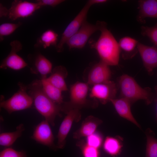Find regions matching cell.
<instances>
[{"label":"cell","instance_id":"cell-5","mask_svg":"<svg viewBox=\"0 0 157 157\" xmlns=\"http://www.w3.org/2000/svg\"><path fill=\"white\" fill-rule=\"evenodd\" d=\"M19 89L9 99L4 100L1 95L0 106L5 109L9 114L26 109L31 107L33 100L27 92V85L22 83H18Z\"/></svg>","mask_w":157,"mask_h":157},{"label":"cell","instance_id":"cell-7","mask_svg":"<svg viewBox=\"0 0 157 157\" xmlns=\"http://www.w3.org/2000/svg\"><path fill=\"white\" fill-rule=\"evenodd\" d=\"M101 23V21H98L95 24H93L85 21L78 31L67 42L66 44L69 49L83 48L90 36L99 31Z\"/></svg>","mask_w":157,"mask_h":157},{"label":"cell","instance_id":"cell-4","mask_svg":"<svg viewBox=\"0 0 157 157\" xmlns=\"http://www.w3.org/2000/svg\"><path fill=\"white\" fill-rule=\"evenodd\" d=\"M89 85L87 83L77 81L70 89V100L61 105L62 112L67 113L72 109H80L84 107L96 106V100L90 101L87 99Z\"/></svg>","mask_w":157,"mask_h":157},{"label":"cell","instance_id":"cell-20","mask_svg":"<svg viewBox=\"0 0 157 157\" xmlns=\"http://www.w3.org/2000/svg\"><path fill=\"white\" fill-rule=\"evenodd\" d=\"M139 13L137 19L144 23L146 17L157 18V0H139Z\"/></svg>","mask_w":157,"mask_h":157},{"label":"cell","instance_id":"cell-18","mask_svg":"<svg viewBox=\"0 0 157 157\" xmlns=\"http://www.w3.org/2000/svg\"><path fill=\"white\" fill-rule=\"evenodd\" d=\"M52 64L51 62L42 55L40 54L36 57L33 65L30 68L31 73L39 74L41 79H46L47 76L51 74Z\"/></svg>","mask_w":157,"mask_h":157},{"label":"cell","instance_id":"cell-11","mask_svg":"<svg viewBox=\"0 0 157 157\" xmlns=\"http://www.w3.org/2000/svg\"><path fill=\"white\" fill-rule=\"evenodd\" d=\"M11 49L8 55L3 60L0 68H9L15 70L22 69L28 66L27 63L17 53L22 49V45L19 41L15 40L10 43Z\"/></svg>","mask_w":157,"mask_h":157},{"label":"cell","instance_id":"cell-12","mask_svg":"<svg viewBox=\"0 0 157 157\" xmlns=\"http://www.w3.org/2000/svg\"><path fill=\"white\" fill-rule=\"evenodd\" d=\"M49 123L45 120L35 128L31 138L37 142L50 149H57L54 143V137Z\"/></svg>","mask_w":157,"mask_h":157},{"label":"cell","instance_id":"cell-10","mask_svg":"<svg viewBox=\"0 0 157 157\" xmlns=\"http://www.w3.org/2000/svg\"><path fill=\"white\" fill-rule=\"evenodd\" d=\"M60 126L57 137V149L63 148L65 144L66 139L74 122H78L81 119V115L79 109H72L66 113Z\"/></svg>","mask_w":157,"mask_h":157},{"label":"cell","instance_id":"cell-2","mask_svg":"<svg viewBox=\"0 0 157 157\" xmlns=\"http://www.w3.org/2000/svg\"><path fill=\"white\" fill-rule=\"evenodd\" d=\"M99 31L100 36L97 41L92 42L91 47L96 50L100 61L109 66L117 65L120 53L118 43L107 28L105 22L101 21Z\"/></svg>","mask_w":157,"mask_h":157},{"label":"cell","instance_id":"cell-26","mask_svg":"<svg viewBox=\"0 0 157 157\" xmlns=\"http://www.w3.org/2000/svg\"><path fill=\"white\" fill-rule=\"evenodd\" d=\"M22 24L19 22L17 23H4L0 26V39L1 41L3 40V37L12 33Z\"/></svg>","mask_w":157,"mask_h":157},{"label":"cell","instance_id":"cell-34","mask_svg":"<svg viewBox=\"0 0 157 157\" xmlns=\"http://www.w3.org/2000/svg\"><path fill=\"white\" fill-rule=\"evenodd\" d=\"M155 93L154 99L156 102V119L157 121V85L155 87Z\"/></svg>","mask_w":157,"mask_h":157},{"label":"cell","instance_id":"cell-19","mask_svg":"<svg viewBox=\"0 0 157 157\" xmlns=\"http://www.w3.org/2000/svg\"><path fill=\"white\" fill-rule=\"evenodd\" d=\"M138 42L135 39L128 36L120 40L118 44L123 59H131L136 55L138 52L137 46Z\"/></svg>","mask_w":157,"mask_h":157},{"label":"cell","instance_id":"cell-23","mask_svg":"<svg viewBox=\"0 0 157 157\" xmlns=\"http://www.w3.org/2000/svg\"><path fill=\"white\" fill-rule=\"evenodd\" d=\"M122 147L120 139L110 136L106 138L103 144V148L106 152L114 156L120 153Z\"/></svg>","mask_w":157,"mask_h":157},{"label":"cell","instance_id":"cell-1","mask_svg":"<svg viewBox=\"0 0 157 157\" xmlns=\"http://www.w3.org/2000/svg\"><path fill=\"white\" fill-rule=\"evenodd\" d=\"M27 87L28 92L32 98L37 110L45 120L54 126L56 117L61 115V105L55 103L46 95L43 90L41 80H34Z\"/></svg>","mask_w":157,"mask_h":157},{"label":"cell","instance_id":"cell-13","mask_svg":"<svg viewBox=\"0 0 157 157\" xmlns=\"http://www.w3.org/2000/svg\"><path fill=\"white\" fill-rule=\"evenodd\" d=\"M109 66L100 60L94 65L88 73L87 83L93 85L110 81L111 73Z\"/></svg>","mask_w":157,"mask_h":157},{"label":"cell","instance_id":"cell-22","mask_svg":"<svg viewBox=\"0 0 157 157\" xmlns=\"http://www.w3.org/2000/svg\"><path fill=\"white\" fill-rule=\"evenodd\" d=\"M25 128L24 125L21 124L17 126L14 131L1 133L0 134V145L4 147L12 145L22 135Z\"/></svg>","mask_w":157,"mask_h":157},{"label":"cell","instance_id":"cell-29","mask_svg":"<svg viewBox=\"0 0 157 157\" xmlns=\"http://www.w3.org/2000/svg\"><path fill=\"white\" fill-rule=\"evenodd\" d=\"M0 157H27V156L24 151H17L11 148H8L1 152Z\"/></svg>","mask_w":157,"mask_h":157},{"label":"cell","instance_id":"cell-31","mask_svg":"<svg viewBox=\"0 0 157 157\" xmlns=\"http://www.w3.org/2000/svg\"><path fill=\"white\" fill-rule=\"evenodd\" d=\"M64 1L63 0H38L36 1V2L41 7L46 6L54 7Z\"/></svg>","mask_w":157,"mask_h":157},{"label":"cell","instance_id":"cell-6","mask_svg":"<svg viewBox=\"0 0 157 157\" xmlns=\"http://www.w3.org/2000/svg\"><path fill=\"white\" fill-rule=\"evenodd\" d=\"M92 6L88 2L75 17L68 25L64 31L59 42L56 47L58 52L64 50V46L67 40L79 30L86 21L89 10Z\"/></svg>","mask_w":157,"mask_h":157},{"label":"cell","instance_id":"cell-30","mask_svg":"<svg viewBox=\"0 0 157 157\" xmlns=\"http://www.w3.org/2000/svg\"><path fill=\"white\" fill-rule=\"evenodd\" d=\"M82 151L84 157H99L98 149L88 145L87 144L82 146Z\"/></svg>","mask_w":157,"mask_h":157},{"label":"cell","instance_id":"cell-14","mask_svg":"<svg viewBox=\"0 0 157 157\" xmlns=\"http://www.w3.org/2000/svg\"><path fill=\"white\" fill-rule=\"evenodd\" d=\"M144 65L150 75L153 74V69L157 67V48L138 42L137 46Z\"/></svg>","mask_w":157,"mask_h":157},{"label":"cell","instance_id":"cell-15","mask_svg":"<svg viewBox=\"0 0 157 157\" xmlns=\"http://www.w3.org/2000/svg\"><path fill=\"white\" fill-rule=\"evenodd\" d=\"M117 112L121 117L126 119L140 128V126L134 117L131 109V103L124 98L111 99L110 100Z\"/></svg>","mask_w":157,"mask_h":157},{"label":"cell","instance_id":"cell-32","mask_svg":"<svg viewBox=\"0 0 157 157\" xmlns=\"http://www.w3.org/2000/svg\"><path fill=\"white\" fill-rule=\"evenodd\" d=\"M8 9L4 6L1 4L0 5V17L3 16H8Z\"/></svg>","mask_w":157,"mask_h":157},{"label":"cell","instance_id":"cell-28","mask_svg":"<svg viewBox=\"0 0 157 157\" xmlns=\"http://www.w3.org/2000/svg\"><path fill=\"white\" fill-rule=\"evenodd\" d=\"M103 139L98 133H94L87 137L86 144L89 146L99 149L101 145Z\"/></svg>","mask_w":157,"mask_h":157},{"label":"cell","instance_id":"cell-27","mask_svg":"<svg viewBox=\"0 0 157 157\" xmlns=\"http://www.w3.org/2000/svg\"><path fill=\"white\" fill-rule=\"evenodd\" d=\"M141 33L144 36L148 37L157 48V23L154 26H142Z\"/></svg>","mask_w":157,"mask_h":157},{"label":"cell","instance_id":"cell-21","mask_svg":"<svg viewBox=\"0 0 157 157\" xmlns=\"http://www.w3.org/2000/svg\"><path fill=\"white\" fill-rule=\"evenodd\" d=\"M43 90L46 95L55 103L62 105L64 103L62 94V92L46 79H41Z\"/></svg>","mask_w":157,"mask_h":157},{"label":"cell","instance_id":"cell-16","mask_svg":"<svg viewBox=\"0 0 157 157\" xmlns=\"http://www.w3.org/2000/svg\"><path fill=\"white\" fill-rule=\"evenodd\" d=\"M101 122V120L93 116L87 117L83 122L80 127L74 133V138L78 139L94 133Z\"/></svg>","mask_w":157,"mask_h":157},{"label":"cell","instance_id":"cell-24","mask_svg":"<svg viewBox=\"0 0 157 157\" xmlns=\"http://www.w3.org/2000/svg\"><path fill=\"white\" fill-rule=\"evenodd\" d=\"M58 35L55 31L49 29L44 32L38 39L35 45L36 47H42L46 48L51 46L57 45Z\"/></svg>","mask_w":157,"mask_h":157},{"label":"cell","instance_id":"cell-33","mask_svg":"<svg viewBox=\"0 0 157 157\" xmlns=\"http://www.w3.org/2000/svg\"><path fill=\"white\" fill-rule=\"evenodd\" d=\"M107 1L106 0H90L87 2L92 6L96 4L104 3L106 2Z\"/></svg>","mask_w":157,"mask_h":157},{"label":"cell","instance_id":"cell-3","mask_svg":"<svg viewBox=\"0 0 157 157\" xmlns=\"http://www.w3.org/2000/svg\"><path fill=\"white\" fill-rule=\"evenodd\" d=\"M118 86L120 98L126 99L131 104L142 99L149 105L154 99L155 94L151 88L141 87L133 78L128 75L123 74L120 77Z\"/></svg>","mask_w":157,"mask_h":157},{"label":"cell","instance_id":"cell-9","mask_svg":"<svg viewBox=\"0 0 157 157\" xmlns=\"http://www.w3.org/2000/svg\"><path fill=\"white\" fill-rule=\"evenodd\" d=\"M41 7L37 3H33L27 1L15 0L12 3L8 9V16L13 20L20 18L29 17Z\"/></svg>","mask_w":157,"mask_h":157},{"label":"cell","instance_id":"cell-25","mask_svg":"<svg viewBox=\"0 0 157 157\" xmlns=\"http://www.w3.org/2000/svg\"><path fill=\"white\" fill-rule=\"evenodd\" d=\"M151 131L148 130L146 133L147 144L146 157H157V139L152 135Z\"/></svg>","mask_w":157,"mask_h":157},{"label":"cell","instance_id":"cell-17","mask_svg":"<svg viewBox=\"0 0 157 157\" xmlns=\"http://www.w3.org/2000/svg\"><path fill=\"white\" fill-rule=\"evenodd\" d=\"M67 74V69L64 67L57 66L52 69L50 76L46 79L62 91H66L68 89L65 80Z\"/></svg>","mask_w":157,"mask_h":157},{"label":"cell","instance_id":"cell-8","mask_svg":"<svg viewBox=\"0 0 157 157\" xmlns=\"http://www.w3.org/2000/svg\"><path fill=\"white\" fill-rule=\"evenodd\" d=\"M116 84L110 80L92 85L90 94V97L99 100L103 104L115 98L117 92Z\"/></svg>","mask_w":157,"mask_h":157}]
</instances>
